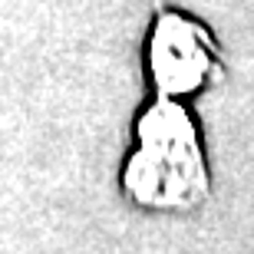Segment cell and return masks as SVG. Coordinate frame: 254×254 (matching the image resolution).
Listing matches in <instances>:
<instances>
[{"instance_id": "6da1fadb", "label": "cell", "mask_w": 254, "mask_h": 254, "mask_svg": "<svg viewBox=\"0 0 254 254\" xmlns=\"http://www.w3.org/2000/svg\"><path fill=\"white\" fill-rule=\"evenodd\" d=\"M126 191L152 208H189L205 195V172L185 116H149L142 129V152L126 172Z\"/></svg>"}]
</instances>
